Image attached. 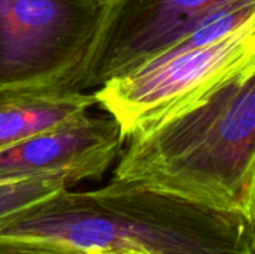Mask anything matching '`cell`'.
I'll return each instance as SVG.
<instances>
[{
    "label": "cell",
    "mask_w": 255,
    "mask_h": 254,
    "mask_svg": "<svg viewBox=\"0 0 255 254\" xmlns=\"http://www.w3.org/2000/svg\"><path fill=\"white\" fill-rule=\"evenodd\" d=\"M112 180L251 222L255 199V67L142 129Z\"/></svg>",
    "instance_id": "6da1fadb"
},
{
    "label": "cell",
    "mask_w": 255,
    "mask_h": 254,
    "mask_svg": "<svg viewBox=\"0 0 255 254\" xmlns=\"http://www.w3.org/2000/svg\"><path fill=\"white\" fill-rule=\"evenodd\" d=\"M0 240L81 253L137 249L157 254H255L247 217L115 180L97 190L66 189L0 219Z\"/></svg>",
    "instance_id": "7a4b0ae2"
},
{
    "label": "cell",
    "mask_w": 255,
    "mask_h": 254,
    "mask_svg": "<svg viewBox=\"0 0 255 254\" xmlns=\"http://www.w3.org/2000/svg\"><path fill=\"white\" fill-rule=\"evenodd\" d=\"M255 67V13L206 46L158 52L93 91L97 105L127 139Z\"/></svg>",
    "instance_id": "3957f363"
},
{
    "label": "cell",
    "mask_w": 255,
    "mask_h": 254,
    "mask_svg": "<svg viewBox=\"0 0 255 254\" xmlns=\"http://www.w3.org/2000/svg\"><path fill=\"white\" fill-rule=\"evenodd\" d=\"M102 10L99 0H0V93L78 91Z\"/></svg>",
    "instance_id": "277c9868"
},
{
    "label": "cell",
    "mask_w": 255,
    "mask_h": 254,
    "mask_svg": "<svg viewBox=\"0 0 255 254\" xmlns=\"http://www.w3.org/2000/svg\"><path fill=\"white\" fill-rule=\"evenodd\" d=\"M248 0H111L78 82V91L102 87L161 52L229 4Z\"/></svg>",
    "instance_id": "5b68a950"
},
{
    "label": "cell",
    "mask_w": 255,
    "mask_h": 254,
    "mask_svg": "<svg viewBox=\"0 0 255 254\" xmlns=\"http://www.w3.org/2000/svg\"><path fill=\"white\" fill-rule=\"evenodd\" d=\"M126 138L109 115L88 111L0 148V184L61 175L72 186L100 180L120 159Z\"/></svg>",
    "instance_id": "8992f818"
},
{
    "label": "cell",
    "mask_w": 255,
    "mask_h": 254,
    "mask_svg": "<svg viewBox=\"0 0 255 254\" xmlns=\"http://www.w3.org/2000/svg\"><path fill=\"white\" fill-rule=\"evenodd\" d=\"M93 93L58 90L0 93V148L90 111Z\"/></svg>",
    "instance_id": "52a82bcc"
},
{
    "label": "cell",
    "mask_w": 255,
    "mask_h": 254,
    "mask_svg": "<svg viewBox=\"0 0 255 254\" xmlns=\"http://www.w3.org/2000/svg\"><path fill=\"white\" fill-rule=\"evenodd\" d=\"M72 184L61 175L34 177L13 183L0 184V219L19 213L34 204H39Z\"/></svg>",
    "instance_id": "ba28073f"
},
{
    "label": "cell",
    "mask_w": 255,
    "mask_h": 254,
    "mask_svg": "<svg viewBox=\"0 0 255 254\" xmlns=\"http://www.w3.org/2000/svg\"><path fill=\"white\" fill-rule=\"evenodd\" d=\"M0 254H87L52 244L0 240Z\"/></svg>",
    "instance_id": "9c48e42d"
},
{
    "label": "cell",
    "mask_w": 255,
    "mask_h": 254,
    "mask_svg": "<svg viewBox=\"0 0 255 254\" xmlns=\"http://www.w3.org/2000/svg\"><path fill=\"white\" fill-rule=\"evenodd\" d=\"M87 254H157L146 252V250H137V249H123V250H111V252H93Z\"/></svg>",
    "instance_id": "30bf717a"
},
{
    "label": "cell",
    "mask_w": 255,
    "mask_h": 254,
    "mask_svg": "<svg viewBox=\"0 0 255 254\" xmlns=\"http://www.w3.org/2000/svg\"><path fill=\"white\" fill-rule=\"evenodd\" d=\"M251 228H253V235H254V244H255V199H254V207H253V216H251Z\"/></svg>",
    "instance_id": "8fae6325"
},
{
    "label": "cell",
    "mask_w": 255,
    "mask_h": 254,
    "mask_svg": "<svg viewBox=\"0 0 255 254\" xmlns=\"http://www.w3.org/2000/svg\"><path fill=\"white\" fill-rule=\"evenodd\" d=\"M99 1H100V3H102L103 6H105V4H106V3H109L111 0H99Z\"/></svg>",
    "instance_id": "7c38bea8"
}]
</instances>
